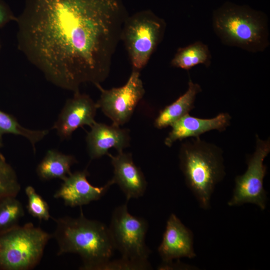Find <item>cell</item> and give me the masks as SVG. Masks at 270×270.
I'll return each instance as SVG.
<instances>
[{
  "label": "cell",
  "mask_w": 270,
  "mask_h": 270,
  "mask_svg": "<svg viewBox=\"0 0 270 270\" xmlns=\"http://www.w3.org/2000/svg\"><path fill=\"white\" fill-rule=\"evenodd\" d=\"M232 117L228 112H221L211 118L194 117L189 114L174 122L164 143L168 147L177 140L199 138L203 134L212 130L224 132L230 124Z\"/></svg>",
  "instance_id": "15"
},
{
  "label": "cell",
  "mask_w": 270,
  "mask_h": 270,
  "mask_svg": "<svg viewBox=\"0 0 270 270\" xmlns=\"http://www.w3.org/2000/svg\"><path fill=\"white\" fill-rule=\"evenodd\" d=\"M222 150L199 138L186 140L179 152L180 168L200 206L210 208L216 185L225 176Z\"/></svg>",
  "instance_id": "3"
},
{
  "label": "cell",
  "mask_w": 270,
  "mask_h": 270,
  "mask_svg": "<svg viewBox=\"0 0 270 270\" xmlns=\"http://www.w3.org/2000/svg\"><path fill=\"white\" fill-rule=\"evenodd\" d=\"M20 190L14 170L0 152V204L8 198L16 197Z\"/></svg>",
  "instance_id": "20"
},
{
  "label": "cell",
  "mask_w": 270,
  "mask_h": 270,
  "mask_svg": "<svg viewBox=\"0 0 270 270\" xmlns=\"http://www.w3.org/2000/svg\"><path fill=\"white\" fill-rule=\"evenodd\" d=\"M212 26L220 42L228 46L255 53L270 45L266 16L248 6L224 3L214 11Z\"/></svg>",
  "instance_id": "4"
},
{
  "label": "cell",
  "mask_w": 270,
  "mask_h": 270,
  "mask_svg": "<svg viewBox=\"0 0 270 270\" xmlns=\"http://www.w3.org/2000/svg\"><path fill=\"white\" fill-rule=\"evenodd\" d=\"M80 208L78 218H52L56 224L52 237L58 245L57 254H77L82 261L80 270H103L115 250L108 226L86 218Z\"/></svg>",
  "instance_id": "2"
},
{
  "label": "cell",
  "mask_w": 270,
  "mask_h": 270,
  "mask_svg": "<svg viewBox=\"0 0 270 270\" xmlns=\"http://www.w3.org/2000/svg\"><path fill=\"white\" fill-rule=\"evenodd\" d=\"M202 91L200 86L189 78L186 91L174 102L160 110L154 120V127L158 129L166 128L189 114L194 108L196 96Z\"/></svg>",
  "instance_id": "16"
},
{
  "label": "cell",
  "mask_w": 270,
  "mask_h": 270,
  "mask_svg": "<svg viewBox=\"0 0 270 270\" xmlns=\"http://www.w3.org/2000/svg\"><path fill=\"white\" fill-rule=\"evenodd\" d=\"M128 18L117 0H28L16 21L19 49L58 87L100 84Z\"/></svg>",
  "instance_id": "1"
},
{
  "label": "cell",
  "mask_w": 270,
  "mask_h": 270,
  "mask_svg": "<svg viewBox=\"0 0 270 270\" xmlns=\"http://www.w3.org/2000/svg\"><path fill=\"white\" fill-rule=\"evenodd\" d=\"M166 28L164 20L150 12L128 16L120 40L124 42L132 70L140 71L147 64L162 42Z\"/></svg>",
  "instance_id": "7"
},
{
  "label": "cell",
  "mask_w": 270,
  "mask_h": 270,
  "mask_svg": "<svg viewBox=\"0 0 270 270\" xmlns=\"http://www.w3.org/2000/svg\"><path fill=\"white\" fill-rule=\"evenodd\" d=\"M130 140L128 130L95 122L86 137L89 156L92 160L98 158L108 154L110 148L122 152L129 146Z\"/></svg>",
  "instance_id": "14"
},
{
  "label": "cell",
  "mask_w": 270,
  "mask_h": 270,
  "mask_svg": "<svg viewBox=\"0 0 270 270\" xmlns=\"http://www.w3.org/2000/svg\"><path fill=\"white\" fill-rule=\"evenodd\" d=\"M2 146V139L0 138V146Z\"/></svg>",
  "instance_id": "24"
},
{
  "label": "cell",
  "mask_w": 270,
  "mask_h": 270,
  "mask_svg": "<svg viewBox=\"0 0 270 270\" xmlns=\"http://www.w3.org/2000/svg\"><path fill=\"white\" fill-rule=\"evenodd\" d=\"M108 228L115 250L122 260L134 270L152 268L148 261L151 250L145 242L148 229L145 219L131 214L126 203L114 208Z\"/></svg>",
  "instance_id": "6"
},
{
  "label": "cell",
  "mask_w": 270,
  "mask_h": 270,
  "mask_svg": "<svg viewBox=\"0 0 270 270\" xmlns=\"http://www.w3.org/2000/svg\"><path fill=\"white\" fill-rule=\"evenodd\" d=\"M88 176L86 168L72 173L63 180L54 197L62 199L66 206L81 207L100 200L114 184L111 179L103 186H95L88 181Z\"/></svg>",
  "instance_id": "11"
},
{
  "label": "cell",
  "mask_w": 270,
  "mask_h": 270,
  "mask_svg": "<svg viewBox=\"0 0 270 270\" xmlns=\"http://www.w3.org/2000/svg\"><path fill=\"white\" fill-rule=\"evenodd\" d=\"M114 168L112 178L124 193L126 200L138 198L144 196L147 182L140 168L134 162L132 154L123 152L116 156L108 154Z\"/></svg>",
  "instance_id": "13"
},
{
  "label": "cell",
  "mask_w": 270,
  "mask_h": 270,
  "mask_svg": "<svg viewBox=\"0 0 270 270\" xmlns=\"http://www.w3.org/2000/svg\"><path fill=\"white\" fill-rule=\"evenodd\" d=\"M12 20H16V18L12 16L6 6L0 2V26Z\"/></svg>",
  "instance_id": "23"
},
{
  "label": "cell",
  "mask_w": 270,
  "mask_h": 270,
  "mask_svg": "<svg viewBox=\"0 0 270 270\" xmlns=\"http://www.w3.org/2000/svg\"><path fill=\"white\" fill-rule=\"evenodd\" d=\"M52 238L28 222L0 232V270H28L40 262L45 247Z\"/></svg>",
  "instance_id": "5"
},
{
  "label": "cell",
  "mask_w": 270,
  "mask_h": 270,
  "mask_svg": "<svg viewBox=\"0 0 270 270\" xmlns=\"http://www.w3.org/2000/svg\"><path fill=\"white\" fill-rule=\"evenodd\" d=\"M77 161L74 156L50 150L36 168L38 176L44 180L60 178L62 180L70 175L71 166Z\"/></svg>",
  "instance_id": "17"
},
{
  "label": "cell",
  "mask_w": 270,
  "mask_h": 270,
  "mask_svg": "<svg viewBox=\"0 0 270 270\" xmlns=\"http://www.w3.org/2000/svg\"><path fill=\"white\" fill-rule=\"evenodd\" d=\"M24 214L22 205L16 197L4 200L0 204V232L18 225Z\"/></svg>",
  "instance_id": "21"
},
{
  "label": "cell",
  "mask_w": 270,
  "mask_h": 270,
  "mask_svg": "<svg viewBox=\"0 0 270 270\" xmlns=\"http://www.w3.org/2000/svg\"><path fill=\"white\" fill-rule=\"evenodd\" d=\"M49 132L48 130H34L21 126L12 116L0 110V138L6 134L20 136L26 138L34 151L36 143L42 140Z\"/></svg>",
  "instance_id": "19"
},
{
  "label": "cell",
  "mask_w": 270,
  "mask_h": 270,
  "mask_svg": "<svg viewBox=\"0 0 270 270\" xmlns=\"http://www.w3.org/2000/svg\"><path fill=\"white\" fill-rule=\"evenodd\" d=\"M25 193L28 198L26 208L28 212L40 221L49 220L52 216L50 214V207L47 202L31 186H27L25 188Z\"/></svg>",
  "instance_id": "22"
},
{
  "label": "cell",
  "mask_w": 270,
  "mask_h": 270,
  "mask_svg": "<svg viewBox=\"0 0 270 270\" xmlns=\"http://www.w3.org/2000/svg\"><path fill=\"white\" fill-rule=\"evenodd\" d=\"M158 252L162 263L170 262L182 258H192L196 256L192 232L174 214L170 215L166 222Z\"/></svg>",
  "instance_id": "12"
},
{
  "label": "cell",
  "mask_w": 270,
  "mask_h": 270,
  "mask_svg": "<svg viewBox=\"0 0 270 270\" xmlns=\"http://www.w3.org/2000/svg\"><path fill=\"white\" fill-rule=\"evenodd\" d=\"M211 60L212 55L208 45L196 41L178 48L170 64L172 66L188 70L198 64L208 68L211 64Z\"/></svg>",
  "instance_id": "18"
},
{
  "label": "cell",
  "mask_w": 270,
  "mask_h": 270,
  "mask_svg": "<svg viewBox=\"0 0 270 270\" xmlns=\"http://www.w3.org/2000/svg\"><path fill=\"white\" fill-rule=\"evenodd\" d=\"M270 152V139H260L256 135V150L246 160L247 169L237 176L232 198L228 202L230 206L252 204L262 210L266 208L267 193L264 186L266 166L264 162Z\"/></svg>",
  "instance_id": "8"
},
{
  "label": "cell",
  "mask_w": 270,
  "mask_h": 270,
  "mask_svg": "<svg viewBox=\"0 0 270 270\" xmlns=\"http://www.w3.org/2000/svg\"><path fill=\"white\" fill-rule=\"evenodd\" d=\"M96 86L100 91V98L96 102L98 108L112 120L113 124L119 126L130 119L145 93L140 71L134 70L122 86L109 90L104 88L100 84Z\"/></svg>",
  "instance_id": "9"
},
{
  "label": "cell",
  "mask_w": 270,
  "mask_h": 270,
  "mask_svg": "<svg viewBox=\"0 0 270 270\" xmlns=\"http://www.w3.org/2000/svg\"><path fill=\"white\" fill-rule=\"evenodd\" d=\"M98 108L90 96L80 91L74 92L66 102L52 128L61 139H68L77 128L94 124Z\"/></svg>",
  "instance_id": "10"
}]
</instances>
